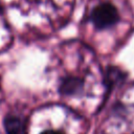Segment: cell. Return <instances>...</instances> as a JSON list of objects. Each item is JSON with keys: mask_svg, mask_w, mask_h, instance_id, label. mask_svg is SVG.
Returning <instances> with one entry per match:
<instances>
[{"mask_svg": "<svg viewBox=\"0 0 134 134\" xmlns=\"http://www.w3.org/2000/svg\"><path fill=\"white\" fill-rule=\"evenodd\" d=\"M90 18L96 28L104 29L114 25L118 21L119 15L113 4L104 2L93 8Z\"/></svg>", "mask_w": 134, "mask_h": 134, "instance_id": "6da1fadb", "label": "cell"}, {"mask_svg": "<svg viewBox=\"0 0 134 134\" xmlns=\"http://www.w3.org/2000/svg\"><path fill=\"white\" fill-rule=\"evenodd\" d=\"M4 129L6 134H26L25 121L17 115H7L4 118Z\"/></svg>", "mask_w": 134, "mask_h": 134, "instance_id": "7a4b0ae2", "label": "cell"}, {"mask_svg": "<svg viewBox=\"0 0 134 134\" xmlns=\"http://www.w3.org/2000/svg\"><path fill=\"white\" fill-rule=\"evenodd\" d=\"M82 88H83V82L79 77H67L62 82L60 91L64 94L71 95L81 91Z\"/></svg>", "mask_w": 134, "mask_h": 134, "instance_id": "3957f363", "label": "cell"}, {"mask_svg": "<svg viewBox=\"0 0 134 134\" xmlns=\"http://www.w3.org/2000/svg\"><path fill=\"white\" fill-rule=\"evenodd\" d=\"M107 79H108V85L109 86H112L116 83V81L118 82L119 79H124V73L120 72L118 69H113L111 68L109 71H108V75H107Z\"/></svg>", "mask_w": 134, "mask_h": 134, "instance_id": "277c9868", "label": "cell"}, {"mask_svg": "<svg viewBox=\"0 0 134 134\" xmlns=\"http://www.w3.org/2000/svg\"><path fill=\"white\" fill-rule=\"evenodd\" d=\"M41 134H63V133L60 131H57V130H45Z\"/></svg>", "mask_w": 134, "mask_h": 134, "instance_id": "5b68a950", "label": "cell"}, {"mask_svg": "<svg viewBox=\"0 0 134 134\" xmlns=\"http://www.w3.org/2000/svg\"><path fill=\"white\" fill-rule=\"evenodd\" d=\"M0 12H1V6H0Z\"/></svg>", "mask_w": 134, "mask_h": 134, "instance_id": "8992f818", "label": "cell"}]
</instances>
